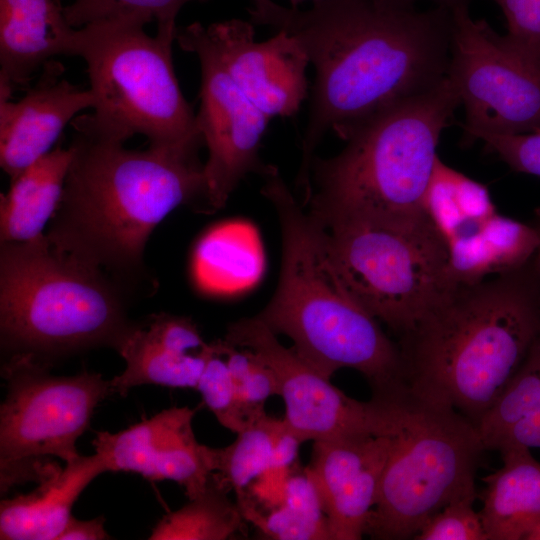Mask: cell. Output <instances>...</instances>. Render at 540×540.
Here are the masks:
<instances>
[{
  "instance_id": "cell-1",
  "label": "cell",
  "mask_w": 540,
  "mask_h": 540,
  "mask_svg": "<svg viewBox=\"0 0 540 540\" xmlns=\"http://www.w3.org/2000/svg\"><path fill=\"white\" fill-rule=\"evenodd\" d=\"M253 25L293 37L313 64L310 111L296 188L307 198L314 152L377 114L424 94L448 75L452 13L387 0H316L308 10L249 0Z\"/></svg>"
},
{
  "instance_id": "cell-2",
  "label": "cell",
  "mask_w": 540,
  "mask_h": 540,
  "mask_svg": "<svg viewBox=\"0 0 540 540\" xmlns=\"http://www.w3.org/2000/svg\"><path fill=\"white\" fill-rule=\"evenodd\" d=\"M73 158L47 232L49 242L124 282L147 281L144 250L156 226L180 205L204 202L198 152L129 149L72 124Z\"/></svg>"
},
{
  "instance_id": "cell-3",
  "label": "cell",
  "mask_w": 540,
  "mask_h": 540,
  "mask_svg": "<svg viewBox=\"0 0 540 540\" xmlns=\"http://www.w3.org/2000/svg\"><path fill=\"white\" fill-rule=\"evenodd\" d=\"M540 336V293L529 264L458 284L399 339L405 383L476 427Z\"/></svg>"
},
{
  "instance_id": "cell-4",
  "label": "cell",
  "mask_w": 540,
  "mask_h": 540,
  "mask_svg": "<svg viewBox=\"0 0 540 540\" xmlns=\"http://www.w3.org/2000/svg\"><path fill=\"white\" fill-rule=\"evenodd\" d=\"M261 193L275 207L282 233V264L275 294L258 317L327 378L342 368L360 372L372 397L402 391L404 366L398 343L358 304L329 269L317 223L273 167Z\"/></svg>"
},
{
  "instance_id": "cell-5",
  "label": "cell",
  "mask_w": 540,
  "mask_h": 540,
  "mask_svg": "<svg viewBox=\"0 0 540 540\" xmlns=\"http://www.w3.org/2000/svg\"><path fill=\"white\" fill-rule=\"evenodd\" d=\"M460 98L447 77L432 90L399 103L352 129L345 147L314 157L303 205L321 224L362 223L405 228L430 221L424 195L442 131Z\"/></svg>"
},
{
  "instance_id": "cell-6",
  "label": "cell",
  "mask_w": 540,
  "mask_h": 540,
  "mask_svg": "<svg viewBox=\"0 0 540 540\" xmlns=\"http://www.w3.org/2000/svg\"><path fill=\"white\" fill-rule=\"evenodd\" d=\"M124 287L104 270L53 246L46 235L1 242V341L15 353L117 351L136 328Z\"/></svg>"
},
{
  "instance_id": "cell-7",
  "label": "cell",
  "mask_w": 540,
  "mask_h": 540,
  "mask_svg": "<svg viewBox=\"0 0 540 540\" xmlns=\"http://www.w3.org/2000/svg\"><path fill=\"white\" fill-rule=\"evenodd\" d=\"M173 42L134 23L77 28L74 55L86 63L94 104L71 124L124 143L141 134L150 146L198 152L204 142L177 81Z\"/></svg>"
},
{
  "instance_id": "cell-8",
  "label": "cell",
  "mask_w": 540,
  "mask_h": 540,
  "mask_svg": "<svg viewBox=\"0 0 540 540\" xmlns=\"http://www.w3.org/2000/svg\"><path fill=\"white\" fill-rule=\"evenodd\" d=\"M391 448L365 534L414 538L452 501L475 497V473L484 449L477 427L454 409L409 390L399 399Z\"/></svg>"
},
{
  "instance_id": "cell-9",
  "label": "cell",
  "mask_w": 540,
  "mask_h": 540,
  "mask_svg": "<svg viewBox=\"0 0 540 540\" xmlns=\"http://www.w3.org/2000/svg\"><path fill=\"white\" fill-rule=\"evenodd\" d=\"M315 222L331 272L399 339L458 285L448 271L446 242L431 221L405 228Z\"/></svg>"
},
{
  "instance_id": "cell-10",
  "label": "cell",
  "mask_w": 540,
  "mask_h": 540,
  "mask_svg": "<svg viewBox=\"0 0 540 540\" xmlns=\"http://www.w3.org/2000/svg\"><path fill=\"white\" fill-rule=\"evenodd\" d=\"M7 394L0 409V488L52 476L61 467L49 457L71 463L81 455L76 442L88 428L110 381L82 372L57 376L32 353H14L4 364Z\"/></svg>"
},
{
  "instance_id": "cell-11",
  "label": "cell",
  "mask_w": 540,
  "mask_h": 540,
  "mask_svg": "<svg viewBox=\"0 0 540 540\" xmlns=\"http://www.w3.org/2000/svg\"><path fill=\"white\" fill-rule=\"evenodd\" d=\"M451 13L448 76L464 106V141L481 132L540 131V55L474 20L469 6Z\"/></svg>"
},
{
  "instance_id": "cell-12",
  "label": "cell",
  "mask_w": 540,
  "mask_h": 540,
  "mask_svg": "<svg viewBox=\"0 0 540 540\" xmlns=\"http://www.w3.org/2000/svg\"><path fill=\"white\" fill-rule=\"evenodd\" d=\"M224 339L249 349L274 372L286 408L284 420L303 442L393 433L397 400L365 402L347 396L293 348L284 347L258 317L231 323Z\"/></svg>"
},
{
  "instance_id": "cell-13",
  "label": "cell",
  "mask_w": 540,
  "mask_h": 540,
  "mask_svg": "<svg viewBox=\"0 0 540 540\" xmlns=\"http://www.w3.org/2000/svg\"><path fill=\"white\" fill-rule=\"evenodd\" d=\"M179 47L197 56L201 68L197 125L208 149L204 164L206 207L222 208L249 173L262 176L271 169L259 158L262 137L270 118L237 87L208 45L203 25L177 28Z\"/></svg>"
},
{
  "instance_id": "cell-14",
  "label": "cell",
  "mask_w": 540,
  "mask_h": 540,
  "mask_svg": "<svg viewBox=\"0 0 540 540\" xmlns=\"http://www.w3.org/2000/svg\"><path fill=\"white\" fill-rule=\"evenodd\" d=\"M255 40L250 21L230 19L203 25L204 37L242 93L270 119L289 117L308 95L309 59L290 35L278 31Z\"/></svg>"
},
{
  "instance_id": "cell-15",
  "label": "cell",
  "mask_w": 540,
  "mask_h": 540,
  "mask_svg": "<svg viewBox=\"0 0 540 540\" xmlns=\"http://www.w3.org/2000/svg\"><path fill=\"white\" fill-rule=\"evenodd\" d=\"M194 414L189 407L165 409L122 431L97 432L92 444L108 471L171 480L192 499L206 489L215 470L213 448L194 436Z\"/></svg>"
},
{
  "instance_id": "cell-16",
  "label": "cell",
  "mask_w": 540,
  "mask_h": 540,
  "mask_svg": "<svg viewBox=\"0 0 540 540\" xmlns=\"http://www.w3.org/2000/svg\"><path fill=\"white\" fill-rule=\"evenodd\" d=\"M390 435L314 441L311 476L331 540H359L378 496Z\"/></svg>"
},
{
  "instance_id": "cell-17",
  "label": "cell",
  "mask_w": 540,
  "mask_h": 540,
  "mask_svg": "<svg viewBox=\"0 0 540 540\" xmlns=\"http://www.w3.org/2000/svg\"><path fill=\"white\" fill-rule=\"evenodd\" d=\"M44 68L21 99H0V166L10 179L50 152L79 112L93 108L90 89L64 79L61 64Z\"/></svg>"
},
{
  "instance_id": "cell-18",
  "label": "cell",
  "mask_w": 540,
  "mask_h": 540,
  "mask_svg": "<svg viewBox=\"0 0 540 540\" xmlns=\"http://www.w3.org/2000/svg\"><path fill=\"white\" fill-rule=\"evenodd\" d=\"M212 350L190 318L154 314L120 346L126 368L110 380L112 392L124 396L144 384L196 389Z\"/></svg>"
},
{
  "instance_id": "cell-19",
  "label": "cell",
  "mask_w": 540,
  "mask_h": 540,
  "mask_svg": "<svg viewBox=\"0 0 540 540\" xmlns=\"http://www.w3.org/2000/svg\"><path fill=\"white\" fill-rule=\"evenodd\" d=\"M76 28L55 0H0V99L57 55H74Z\"/></svg>"
},
{
  "instance_id": "cell-20",
  "label": "cell",
  "mask_w": 540,
  "mask_h": 540,
  "mask_svg": "<svg viewBox=\"0 0 540 540\" xmlns=\"http://www.w3.org/2000/svg\"><path fill=\"white\" fill-rule=\"evenodd\" d=\"M108 472L95 453L66 463L26 495L1 501V540H58L71 519L79 495L98 475Z\"/></svg>"
},
{
  "instance_id": "cell-21",
  "label": "cell",
  "mask_w": 540,
  "mask_h": 540,
  "mask_svg": "<svg viewBox=\"0 0 540 540\" xmlns=\"http://www.w3.org/2000/svg\"><path fill=\"white\" fill-rule=\"evenodd\" d=\"M503 466L486 476L479 512L487 540H526L540 523V462L530 449H501Z\"/></svg>"
},
{
  "instance_id": "cell-22",
  "label": "cell",
  "mask_w": 540,
  "mask_h": 540,
  "mask_svg": "<svg viewBox=\"0 0 540 540\" xmlns=\"http://www.w3.org/2000/svg\"><path fill=\"white\" fill-rule=\"evenodd\" d=\"M73 158L57 146L11 178L0 195V242H27L44 235L60 202Z\"/></svg>"
},
{
  "instance_id": "cell-23",
  "label": "cell",
  "mask_w": 540,
  "mask_h": 540,
  "mask_svg": "<svg viewBox=\"0 0 540 540\" xmlns=\"http://www.w3.org/2000/svg\"><path fill=\"white\" fill-rule=\"evenodd\" d=\"M263 246L257 229L247 221L219 224L199 240L193 255V275L207 293L231 295L257 284L264 271Z\"/></svg>"
},
{
  "instance_id": "cell-24",
  "label": "cell",
  "mask_w": 540,
  "mask_h": 540,
  "mask_svg": "<svg viewBox=\"0 0 540 540\" xmlns=\"http://www.w3.org/2000/svg\"><path fill=\"white\" fill-rule=\"evenodd\" d=\"M477 430L484 449L540 448V336Z\"/></svg>"
},
{
  "instance_id": "cell-25",
  "label": "cell",
  "mask_w": 540,
  "mask_h": 540,
  "mask_svg": "<svg viewBox=\"0 0 540 540\" xmlns=\"http://www.w3.org/2000/svg\"><path fill=\"white\" fill-rule=\"evenodd\" d=\"M229 493L211 475L206 489L180 509L166 514L150 540H225L245 533L246 519Z\"/></svg>"
},
{
  "instance_id": "cell-26",
  "label": "cell",
  "mask_w": 540,
  "mask_h": 540,
  "mask_svg": "<svg viewBox=\"0 0 540 540\" xmlns=\"http://www.w3.org/2000/svg\"><path fill=\"white\" fill-rule=\"evenodd\" d=\"M278 420L266 413L237 433L227 447L213 448L214 479L237 499L246 494L250 483L270 467L273 438Z\"/></svg>"
},
{
  "instance_id": "cell-27",
  "label": "cell",
  "mask_w": 540,
  "mask_h": 540,
  "mask_svg": "<svg viewBox=\"0 0 540 540\" xmlns=\"http://www.w3.org/2000/svg\"><path fill=\"white\" fill-rule=\"evenodd\" d=\"M196 0H74L63 7L73 28L100 23L121 22L145 26L157 23L156 35L175 41L176 17L182 7Z\"/></svg>"
},
{
  "instance_id": "cell-28",
  "label": "cell",
  "mask_w": 540,
  "mask_h": 540,
  "mask_svg": "<svg viewBox=\"0 0 540 540\" xmlns=\"http://www.w3.org/2000/svg\"><path fill=\"white\" fill-rule=\"evenodd\" d=\"M493 274H504L526 267L532 260L539 235L526 224L495 213L481 227Z\"/></svg>"
},
{
  "instance_id": "cell-29",
  "label": "cell",
  "mask_w": 540,
  "mask_h": 540,
  "mask_svg": "<svg viewBox=\"0 0 540 540\" xmlns=\"http://www.w3.org/2000/svg\"><path fill=\"white\" fill-rule=\"evenodd\" d=\"M213 350L200 376L196 389L204 403L219 423L234 433H239L247 422L241 412L221 340L212 343Z\"/></svg>"
},
{
  "instance_id": "cell-30",
  "label": "cell",
  "mask_w": 540,
  "mask_h": 540,
  "mask_svg": "<svg viewBox=\"0 0 540 540\" xmlns=\"http://www.w3.org/2000/svg\"><path fill=\"white\" fill-rule=\"evenodd\" d=\"M247 522L263 535L277 540H331L327 520H315L282 505L264 512L248 497L237 499Z\"/></svg>"
},
{
  "instance_id": "cell-31",
  "label": "cell",
  "mask_w": 540,
  "mask_h": 540,
  "mask_svg": "<svg viewBox=\"0 0 540 540\" xmlns=\"http://www.w3.org/2000/svg\"><path fill=\"white\" fill-rule=\"evenodd\" d=\"M457 170L446 165L438 156L427 186L423 208L445 242L464 232L474 230L467 225L457 202L455 180Z\"/></svg>"
},
{
  "instance_id": "cell-32",
  "label": "cell",
  "mask_w": 540,
  "mask_h": 540,
  "mask_svg": "<svg viewBox=\"0 0 540 540\" xmlns=\"http://www.w3.org/2000/svg\"><path fill=\"white\" fill-rule=\"evenodd\" d=\"M475 497L447 504L416 534V540H487L480 514L473 508Z\"/></svg>"
},
{
  "instance_id": "cell-33",
  "label": "cell",
  "mask_w": 540,
  "mask_h": 540,
  "mask_svg": "<svg viewBox=\"0 0 540 540\" xmlns=\"http://www.w3.org/2000/svg\"><path fill=\"white\" fill-rule=\"evenodd\" d=\"M481 140L516 172L540 177V131L518 134L476 133L472 141Z\"/></svg>"
},
{
  "instance_id": "cell-34",
  "label": "cell",
  "mask_w": 540,
  "mask_h": 540,
  "mask_svg": "<svg viewBox=\"0 0 540 540\" xmlns=\"http://www.w3.org/2000/svg\"><path fill=\"white\" fill-rule=\"evenodd\" d=\"M507 22L506 36L540 55V0H493Z\"/></svg>"
},
{
  "instance_id": "cell-35",
  "label": "cell",
  "mask_w": 540,
  "mask_h": 540,
  "mask_svg": "<svg viewBox=\"0 0 540 540\" xmlns=\"http://www.w3.org/2000/svg\"><path fill=\"white\" fill-rule=\"evenodd\" d=\"M253 355L254 363L251 371L242 386L236 390L237 400L247 425L265 414L264 404L269 397L279 395L278 381L274 372L254 353Z\"/></svg>"
},
{
  "instance_id": "cell-36",
  "label": "cell",
  "mask_w": 540,
  "mask_h": 540,
  "mask_svg": "<svg viewBox=\"0 0 540 540\" xmlns=\"http://www.w3.org/2000/svg\"><path fill=\"white\" fill-rule=\"evenodd\" d=\"M455 192L460 211L469 227L477 228L497 213L488 188L459 171L456 174Z\"/></svg>"
},
{
  "instance_id": "cell-37",
  "label": "cell",
  "mask_w": 540,
  "mask_h": 540,
  "mask_svg": "<svg viewBox=\"0 0 540 540\" xmlns=\"http://www.w3.org/2000/svg\"><path fill=\"white\" fill-rule=\"evenodd\" d=\"M291 468L292 466L270 467L250 483L246 493L259 509L268 512L284 504Z\"/></svg>"
},
{
  "instance_id": "cell-38",
  "label": "cell",
  "mask_w": 540,
  "mask_h": 540,
  "mask_svg": "<svg viewBox=\"0 0 540 540\" xmlns=\"http://www.w3.org/2000/svg\"><path fill=\"white\" fill-rule=\"evenodd\" d=\"M301 438L283 419L278 420L273 438L270 467H291L296 464ZM269 467V468H270Z\"/></svg>"
},
{
  "instance_id": "cell-39",
  "label": "cell",
  "mask_w": 540,
  "mask_h": 540,
  "mask_svg": "<svg viewBox=\"0 0 540 540\" xmlns=\"http://www.w3.org/2000/svg\"><path fill=\"white\" fill-rule=\"evenodd\" d=\"M109 538L110 536L104 529V518L78 520L71 517L58 540H104Z\"/></svg>"
},
{
  "instance_id": "cell-40",
  "label": "cell",
  "mask_w": 540,
  "mask_h": 540,
  "mask_svg": "<svg viewBox=\"0 0 540 540\" xmlns=\"http://www.w3.org/2000/svg\"><path fill=\"white\" fill-rule=\"evenodd\" d=\"M539 235L538 248L529 263L530 270L540 293V210L537 211L534 221L531 223Z\"/></svg>"
},
{
  "instance_id": "cell-41",
  "label": "cell",
  "mask_w": 540,
  "mask_h": 540,
  "mask_svg": "<svg viewBox=\"0 0 540 540\" xmlns=\"http://www.w3.org/2000/svg\"><path fill=\"white\" fill-rule=\"evenodd\" d=\"M387 1L397 4V5H401V6H414L415 3L422 0H387ZM427 1H431L432 3L435 4V6L444 7V8L452 10L460 6H469V4L473 0H427Z\"/></svg>"
},
{
  "instance_id": "cell-42",
  "label": "cell",
  "mask_w": 540,
  "mask_h": 540,
  "mask_svg": "<svg viewBox=\"0 0 540 540\" xmlns=\"http://www.w3.org/2000/svg\"><path fill=\"white\" fill-rule=\"evenodd\" d=\"M526 540H540V523L532 530Z\"/></svg>"
},
{
  "instance_id": "cell-43",
  "label": "cell",
  "mask_w": 540,
  "mask_h": 540,
  "mask_svg": "<svg viewBox=\"0 0 540 540\" xmlns=\"http://www.w3.org/2000/svg\"><path fill=\"white\" fill-rule=\"evenodd\" d=\"M305 1H308V0H289L291 7L293 8H299V6L303 4ZM314 1L316 0H311V2H314Z\"/></svg>"
},
{
  "instance_id": "cell-44",
  "label": "cell",
  "mask_w": 540,
  "mask_h": 540,
  "mask_svg": "<svg viewBox=\"0 0 540 540\" xmlns=\"http://www.w3.org/2000/svg\"><path fill=\"white\" fill-rule=\"evenodd\" d=\"M196 1H201V2H203V1H206V0H196Z\"/></svg>"
}]
</instances>
